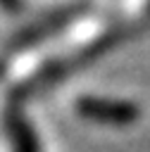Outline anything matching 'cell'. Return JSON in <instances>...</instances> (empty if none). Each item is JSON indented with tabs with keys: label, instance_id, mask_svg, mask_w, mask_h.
I'll return each mask as SVG.
<instances>
[{
	"label": "cell",
	"instance_id": "cell-2",
	"mask_svg": "<svg viewBox=\"0 0 150 152\" xmlns=\"http://www.w3.org/2000/svg\"><path fill=\"white\" fill-rule=\"evenodd\" d=\"M79 10H81V5H76V7H62V10H57V12H50L48 17H43V19H38V21L29 24L26 28H21V31L10 40V48L21 50V48H26V45H31V43H38V40L48 38L50 33L60 31L62 26H67V24L79 14Z\"/></svg>",
	"mask_w": 150,
	"mask_h": 152
},
{
	"label": "cell",
	"instance_id": "cell-1",
	"mask_svg": "<svg viewBox=\"0 0 150 152\" xmlns=\"http://www.w3.org/2000/svg\"><path fill=\"white\" fill-rule=\"evenodd\" d=\"M76 112L95 124L105 126H129L138 121L140 109L136 102L117 100V97H100V95H83L76 100Z\"/></svg>",
	"mask_w": 150,
	"mask_h": 152
},
{
	"label": "cell",
	"instance_id": "cell-5",
	"mask_svg": "<svg viewBox=\"0 0 150 152\" xmlns=\"http://www.w3.org/2000/svg\"><path fill=\"white\" fill-rule=\"evenodd\" d=\"M2 74H5V64H0V76H2Z\"/></svg>",
	"mask_w": 150,
	"mask_h": 152
},
{
	"label": "cell",
	"instance_id": "cell-3",
	"mask_svg": "<svg viewBox=\"0 0 150 152\" xmlns=\"http://www.w3.org/2000/svg\"><path fill=\"white\" fill-rule=\"evenodd\" d=\"M5 131L10 135L12 152H40V142L31 121L17 107H10L5 112Z\"/></svg>",
	"mask_w": 150,
	"mask_h": 152
},
{
	"label": "cell",
	"instance_id": "cell-4",
	"mask_svg": "<svg viewBox=\"0 0 150 152\" xmlns=\"http://www.w3.org/2000/svg\"><path fill=\"white\" fill-rule=\"evenodd\" d=\"M0 7H5V10H10V12H17V10L21 7V0H0Z\"/></svg>",
	"mask_w": 150,
	"mask_h": 152
}]
</instances>
